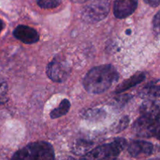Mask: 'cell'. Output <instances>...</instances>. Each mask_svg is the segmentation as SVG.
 Wrapping results in <instances>:
<instances>
[{
  "label": "cell",
  "mask_w": 160,
  "mask_h": 160,
  "mask_svg": "<svg viewBox=\"0 0 160 160\" xmlns=\"http://www.w3.org/2000/svg\"><path fill=\"white\" fill-rule=\"evenodd\" d=\"M8 84L4 78L0 77V105L4 104L8 100Z\"/></svg>",
  "instance_id": "obj_15"
},
{
  "label": "cell",
  "mask_w": 160,
  "mask_h": 160,
  "mask_svg": "<svg viewBox=\"0 0 160 160\" xmlns=\"http://www.w3.org/2000/svg\"><path fill=\"white\" fill-rule=\"evenodd\" d=\"M154 146L152 143L145 141H133L128 146V152L133 157L148 156L153 153Z\"/></svg>",
  "instance_id": "obj_9"
},
{
  "label": "cell",
  "mask_w": 160,
  "mask_h": 160,
  "mask_svg": "<svg viewBox=\"0 0 160 160\" xmlns=\"http://www.w3.org/2000/svg\"><path fill=\"white\" fill-rule=\"evenodd\" d=\"M153 29L154 32L156 33V35H159V12H157L155 16L154 20H153Z\"/></svg>",
  "instance_id": "obj_19"
},
{
  "label": "cell",
  "mask_w": 160,
  "mask_h": 160,
  "mask_svg": "<svg viewBox=\"0 0 160 160\" xmlns=\"http://www.w3.org/2000/svg\"><path fill=\"white\" fill-rule=\"evenodd\" d=\"M103 114H104V112L102 111L99 110V109H97V110L95 111H89L88 112V117L91 119H97L100 118V117H102Z\"/></svg>",
  "instance_id": "obj_18"
},
{
  "label": "cell",
  "mask_w": 160,
  "mask_h": 160,
  "mask_svg": "<svg viewBox=\"0 0 160 160\" xmlns=\"http://www.w3.org/2000/svg\"><path fill=\"white\" fill-rule=\"evenodd\" d=\"M72 2H76V3H83V2H85L88 1V0H71Z\"/></svg>",
  "instance_id": "obj_21"
},
{
  "label": "cell",
  "mask_w": 160,
  "mask_h": 160,
  "mask_svg": "<svg viewBox=\"0 0 160 160\" xmlns=\"http://www.w3.org/2000/svg\"><path fill=\"white\" fill-rule=\"evenodd\" d=\"M137 6L138 0H115L113 6L114 15L119 19L126 18L135 11Z\"/></svg>",
  "instance_id": "obj_7"
},
{
  "label": "cell",
  "mask_w": 160,
  "mask_h": 160,
  "mask_svg": "<svg viewBox=\"0 0 160 160\" xmlns=\"http://www.w3.org/2000/svg\"><path fill=\"white\" fill-rule=\"evenodd\" d=\"M145 74L144 73H142V72H139V73H135L132 77H131L129 79H127L126 81L122 82L120 85L117 86L115 92L118 94L122 93V92L131 88L132 87H134L137 84H140L142 81H143L145 80Z\"/></svg>",
  "instance_id": "obj_11"
},
{
  "label": "cell",
  "mask_w": 160,
  "mask_h": 160,
  "mask_svg": "<svg viewBox=\"0 0 160 160\" xmlns=\"http://www.w3.org/2000/svg\"><path fill=\"white\" fill-rule=\"evenodd\" d=\"M160 118L142 116L134 123L133 129L140 137H159L160 130Z\"/></svg>",
  "instance_id": "obj_5"
},
{
  "label": "cell",
  "mask_w": 160,
  "mask_h": 160,
  "mask_svg": "<svg viewBox=\"0 0 160 160\" xmlns=\"http://www.w3.org/2000/svg\"><path fill=\"white\" fill-rule=\"evenodd\" d=\"M92 145H93V143L91 141L79 139V140H77L73 144L72 151L76 155L84 156V155H86L88 152H90Z\"/></svg>",
  "instance_id": "obj_13"
},
{
  "label": "cell",
  "mask_w": 160,
  "mask_h": 160,
  "mask_svg": "<svg viewBox=\"0 0 160 160\" xmlns=\"http://www.w3.org/2000/svg\"><path fill=\"white\" fill-rule=\"evenodd\" d=\"M109 0H91L82 10L83 20L88 23H97L109 14Z\"/></svg>",
  "instance_id": "obj_4"
},
{
  "label": "cell",
  "mask_w": 160,
  "mask_h": 160,
  "mask_svg": "<svg viewBox=\"0 0 160 160\" xmlns=\"http://www.w3.org/2000/svg\"><path fill=\"white\" fill-rule=\"evenodd\" d=\"M148 160H159V158H156V159H148Z\"/></svg>",
  "instance_id": "obj_24"
},
{
  "label": "cell",
  "mask_w": 160,
  "mask_h": 160,
  "mask_svg": "<svg viewBox=\"0 0 160 160\" xmlns=\"http://www.w3.org/2000/svg\"><path fill=\"white\" fill-rule=\"evenodd\" d=\"M142 116L160 118V109L159 98H148L140 107Z\"/></svg>",
  "instance_id": "obj_10"
},
{
  "label": "cell",
  "mask_w": 160,
  "mask_h": 160,
  "mask_svg": "<svg viewBox=\"0 0 160 160\" xmlns=\"http://www.w3.org/2000/svg\"><path fill=\"white\" fill-rule=\"evenodd\" d=\"M128 123H129V119L127 117H123V118H122L121 120H120V122H119L118 124L116 126L115 129L114 130H115L116 132H120V131H123V129H125V128H127Z\"/></svg>",
  "instance_id": "obj_17"
},
{
  "label": "cell",
  "mask_w": 160,
  "mask_h": 160,
  "mask_svg": "<svg viewBox=\"0 0 160 160\" xmlns=\"http://www.w3.org/2000/svg\"><path fill=\"white\" fill-rule=\"evenodd\" d=\"M3 27H4V23H3L2 20L1 19H0V33H1V31H2Z\"/></svg>",
  "instance_id": "obj_22"
},
{
  "label": "cell",
  "mask_w": 160,
  "mask_h": 160,
  "mask_svg": "<svg viewBox=\"0 0 160 160\" xmlns=\"http://www.w3.org/2000/svg\"><path fill=\"white\" fill-rule=\"evenodd\" d=\"M47 76L55 82H63L71 73L70 64L61 57H56L47 66Z\"/></svg>",
  "instance_id": "obj_6"
},
{
  "label": "cell",
  "mask_w": 160,
  "mask_h": 160,
  "mask_svg": "<svg viewBox=\"0 0 160 160\" xmlns=\"http://www.w3.org/2000/svg\"><path fill=\"white\" fill-rule=\"evenodd\" d=\"M10 160H55L52 146L46 142H36L20 148Z\"/></svg>",
  "instance_id": "obj_2"
},
{
  "label": "cell",
  "mask_w": 160,
  "mask_h": 160,
  "mask_svg": "<svg viewBox=\"0 0 160 160\" xmlns=\"http://www.w3.org/2000/svg\"><path fill=\"white\" fill-rule=\"evenodd\" d=\"M160 86L159 81H154L145 86L141 92V96L146 98H159Z\"/></svg>",
  "instance_id": "obj_12"
},
{
  "label": "cell",
  "mask_w": 160,
  "mask_h": 160,
  "mask_svg": "<svg viewBox=\"0 0 160 160\" xmlns=\"http://www.w3.org/2000/svg\"><path fill=\"white\" fill-rule=\"evenodd\" d=\"M13 35L25 44H34L39 40V34L37 31L26 25L17 27L13 31Z\"/></svg>",
  "instance_id": "obj_8"
},
{
  "label": "cell",
  "mask_w": 160,
  "mask_h": 160,
  "mask_svg": "<svg viewBox=\"0 0 160 160\" xmlns=\"http://www.w3.org/2000/svg\"><path fill=\"white\" fill-rule=\"evenodd\" d=\"M62 160H76V159H73V158H72V157H67V158H65V159H63Z\"/></svg>",
  "instance_id": "obj_23"
},
{
  "label": "cell",
  "mask_w": 160,
  "mask_h": 160,
  "mask_svg": "<svg viewBox=\"0 0 160 160\" xmlns=\"http://www.w3.org/2000/svg\"><path fill=\"white\" fill-rule=\"evenodd\" d=\"M144 1L149 6H153V7H157L159 5L160 0H144Z\"/></svg>",
  "instance_id": "obj_20"
},
{
  "label": "cell",
  "mask_w": 160,
  "mask_h": 160,
  "mask_svg": "<svg viewBox=\"0 0 160 160\" xmlns=\"http://www.w3.org/2000/svg\"><path fill=\"white\" fill-rule=\"evenodd\" d=\"M119 73L110 64L94 67L84 77L83 84L88 92L100 94L107 91L117 80Z\"/></svg>",
  "instance_id": "obj_1"
},
{
  "label": "cell",
  "mask_w": 160,
  "mask_h": 160,
  "mask_svg": "<svg viewBox=\"0 0 160 160\" xmlns=\"http://www.w3.org/2000/svg\"><path fill=\"white\" fill-rule=\"evenodd\" d=\"M70 108V102H69V100L65 98V99L61 102L60 104L59 105L57 108H56V109L52 111L51 113H50V117H51L52 119H56L62 117V116L66 115L69 112Z\"/></svg>",
  "instance_id": "obj_14"
},
{
  "label": "cell",
  "mask_w": 160,
  "mask_h": 160,
  "mask_svg": "<svg viewBox=\"0 0 160 160\" xmlns=\"http://www.w3.org/2000/svg\"><path fill=\"white\" fill-rule=\"evenodd\" d=\"M127 146V141L117 138L111 143L102 145L91 150L81 160H116Z\"/></svg>",
  "instance_id": "obj_3"
},
{
  "label": "cell",
  "mask_w": 160,
  "mask_h": 160,
  "mask_svg": "<svg viewBox=\"0 0 160 160\" xmlns=\"http://www.w3.org/2000/svg\"><path fill=\"white\" fill-rule=\"evenodd\" d=\"M61 1L62 0H37V3L43 9H52L57 7Z\"/></svg>",
  "instance_id": "obj_16"
}]
</instances>
